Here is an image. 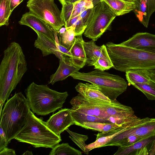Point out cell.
<instances>
[{
    "mask_svg": "<svg viewBox=\"0 0 155 155\" xmlns=\"http://www.w3.org/2000/svg\"><path fill=\"white\" fill-rule=\"evenodd\" d=\"M36 32L38 37L35 42L34 45L41 50L43 56L53 54L59 60L62 58L63 55L59 51L55 41L39 32Z\"/></svg>",
    "mask_w": 155,
    "mask_h": 155,
    "instance_id": "ffe728a7",
    "label": "cell"
},
{
    "mask_svg": "<svg viewBox=\"0 0 155 155\" xmlns=\"http://www.w3.org/2000/svg\"><path fill=\"white\" fill-rule=\"evenodd\" d=\"M66 130L69 134L70 136V138L81 149L87 154L89 153L86 148L87 145L85 142L88 139V137L87 135H84L73 132L70 130L68 128Z\"/></svg>",
    "mask_w": 155,
    "mask_h": 155,
    "instance_id": "1f68e13d",
    "label": "cell"
},
{
    "mask_svg": "<svg viewBox=\"0 0 155 155\" xmlns=\"http://www.w3.org/2000/svg\"><path fill=\"white\" fill-rule=\"evenodd\" d=\"M0 65V111L3 104L27 71V64L20 45L11 43L4 51Z\"/></svg>",
    "mask_w": 155,
    "mask_h": 155,
    "instance_id": "6da1fadb",
    "label": "cell"
},
{
    "mask_svg": "<svg viewBox=\"0 0 155 155\" xmlns=\"http://www.w3.org/2000/svg\"><path fill=\"white\" fill-rule=\"evenodd\" d=\"M14 139L35 148H52L61 141V137L50 129L43 118L37 117L31 110L25 125Z\"/></svg>",
    "mask_w": 155,
    "mask_h": 155,
    "instance_id": "5b68a950",
    "label": "cell"
},
{
    "mask_svg": "<svg viewBox=\"0 0 155 155\" xmlns=\"http://www.w3.org/2000/svg\"><path fill=\"white\" fill-rule=\"evenodd\" d=\"M62 5L68 3H74L79 0H58Z\"/></svg>",
    "mask_w": 155,
    "mask_h": 155,
    "instance_id": "f35d334b",
    "label": "cell"
},
{
    "mask_svg": "<svg viewBox=\"0 0 155 155\" xmlns=\"http://www.w3.org/2000/svg\"><path fill=\"white\" fill-rule=\"evenodd\" d=\"M30 110L27 98L21 92L7 100L0 114V126L9 142L25 125Z\"/></svg>",
    "mask_w": 155,
    "mask_h": 155,
    "instance_id": "277c9868",
    "label": "cell"
},
{
    "mask_svg": "<svg viewBox=\"0 0 155 155\" xmlns=\"http://www.w3.org/2000/svg\"><path fill=\"white\" fill-rule=\"evenodd\" d=\"M93 11V8L87 9L76 17L65 22L64 25L66 30L73 28L76 36L82 35L89 21Z\"/></svg>",
    "mask_w": 155,
    "mask_h": 155,
    "instance_id": "d6986e66",
    "label": "cell"
},
{
    "mask_svg": "<svg viewBox=\"0 0 155 155\" xmlns=\"http://www.w3.org/2000/svg\"><path fill=\"white\" fill-rule=\"evenodd\" d=\"M137 117L135 114L132 117L129 118L110 116L109 117L107 120L111 123L121 125L132 120Z\"/></svg>",
    "mask_w": 155,
    "mask_h": 155,
    "instance_id": "836d02e7",
    "label": "cell"
},
{
    "mask_svg": "<svg viewBox=\"0 0 155 155\" xmlns=\"http://www.w3.org/2000/svg\"><path fill=\"white\" fill-rule=\"evenodd\" d=\"M118 147L114 155H155V134L131 145Z\"/></svg>",
    "mask_w": 155,
    "mask_h": 155,
    "instance_id": "8fae6325",
    "label": "cell"
},
{
    "mask_svg": "<svg viewBox=\"0 0 155 155\" xmlns=\"http://www.w3.org/2000/svg\"><path fill=\"white\" fill-rule=\"evenodd\" d=\"M147 74L150 79L155 83V69L147 70Z\"/></svg>",
    "mask_w": 155,
    "mask_h": 155,
    "instance_id": "74e56055",
    "label": "cell"
},
{
    "mask_svg": "<svg viewBox=\"0 0 155 155\" xmlns=\"http://www.w3.org/2000/svg\"><path fill=\"white\" fill-rule=\"evenodd\" d=\"M84 46L87 57L86 64L89 66H94L98 59L102 58L111 62L106 45H97L95 41L91 40L84 42Z\"/></svg>",
    "mask_w": 155,
    "mask_h": 155,
    "instance_id": "2e32d148",
    "label": "cell"
},
{
    "mask_svg": "<svg viewBox=\"0 0 155 155\" xmlns=\"http://www.w3.org/2000/svg\"><path fill=\"white\" fill-rule=\"evenodd\" d=\"M19 23L29 27L39 33L55 41L54 30L46 22L30 12L23 14Z\"/></svg>",
    "mask_w": 155,
    "mask_h": 155,
    "instance_id": "4fadbf2b",
    "label": "cell"
},
{
    "mask_svg": "<svg viewBox=\"0 0 155 155\" xmlns=\"http://www.w3.org/2000/svg\"><path fill=\"white\" fill-rule=\"evenodd\" d=\"M46 123L50 129L60 137L64 130L74 124L71 109L67 108L61 109L53 114Z\"/></svg>",
    "mask_w": 155,
    "mask_h": 155,
    "instance_id": "7c38bea8",
    "label": "cell"
},
{
    "mask_svg": "<svg viewBox=\"0 0 155 155\" xmlns=\"http://www.w3.org/2000/svg\"><path fill=\"white\" fill-rule=\"evenodd\" d=\"M132 85L142 92L149 100H155V83L151 81L148 84L135 83Z\"/></svg>",
    "mask_w": 155,
    "mask_h": 155,
    "instance_id": "4dcf8cb0",
    "label": "cell"
},
{
    "mask_svg": "<svg viewBox=\"0 0 155 155\" xmlns=\"http://www.w3.org/2000/svg\"><path fill=\"white\" fill-rule=\"evenodd\" d=\"M27 7L29 12L45 21L57 32L65 25L61 11L54 0H28Z\"/></svg>",
    "mask_w": 155,
    "mask_h": 155,
    "instance_id": "ba28073f",
    "label": "cell"
},
{
    "mask_svg": "<svg viewBox=\"0 0 155 155\" xmlns=\"http://www.w3.org/2000/svg\"><path fill=\"white\" fill-rule=\"evenodd\" d=\"M50 155H81L82 152L71 146L68 143L58 144L52 148Z\"/></svg>",
    "mask_w": 155,
    "mask_h": 155,
    "instance_id": "83f0119b",
    "label": "cell"
},
{
    "mask_svg": "<svg viewBox=\"0 0 155 155\" xmlns=\"http://www.w3.org/2000/svg\"><path fill=\"white\" fill-rule=\"evenodd\" d=\"M105 111L109 117L129 118L134 115L132 107L121 104L116 100H111L110 102H107Z\"/></svg>",
    "mask_w": 155,
    "mask_h": 155,
    "instance_id": "7402d4cb",
    "label": "cell"
},
{
    "mask_svg": "<svg viewBox=\"0 0 155 155\" xmlns=\"http://www.w3.org/2000/svg\"><path fill=\"white\" fill-rule=\"evenodd\" d=\"M113 68L122 71L155 69V53L108 42L105 45Z\"/></svg>",
    "mask_w": 155,
    "mask_h": 155,
    "instance_id": "7a4b0ae2",
    "label": "cell"
},
{
    "mask_svg": "<svg viewBox=\"0 0 155 155\" xmlns=\"http://www.w3.org/2000/svg\"><path fill=\"white\" fill-rule=\"evenodd\" d=\"M24 0H10V7L12 12Z\"/></svg>",
    "mask_w": 155,
    "mask_h": 155,
    "instance_id": "8d00e7d4",
    "label": "cell"
},
{
    "mask_svg": "<svg viewBox=\"0 0 155 155\" xmlns=\"http://www.w3.org/2000/svg\"><path fill=\"white\" fill-rule=\"evenodd\" d=\"M126 1L134 2V0H124Z\"/></svg>",
    "mask_w": 155,
    "mask_h": 155,
    "instance_id": "b9f144b4",
    "label": "cell"
},
{
    "mask_svg": "<svg viewBox=\"0 0 155 155\" xmlns=\"http://www.w3.org/2000/svg\"><path fill=\"white\" fill-rule=\"evenodd\" d=\"M23 155H33L32 152L31 151H29V150H27L23 154H22Z\"/></svg>",
    "mask_w": 155,
    "mask_h": 155,
    "instance_id": "60d3db41",
    "label": "cell"
},
{
    "mask_svg": "<svg viewBox=\"0 0 155 155\" xmlns=\"http://www.w3.org/2000/svg\"><path fill=\"white\" fill-rule=\"evenodd\" d=\"M125 72V76L129 86L135 83L148 84L151 81L148 75L147 70H133Z\"/></svg>",
    "mask_w": 155,
    "mask_h": 155,
    "instance_id": "d4e9b609",
    "label": "cell"
},
{
    "mask_svg": "<svg viewBox=\"0 0 155 155\" xmlns=\"http://www.w3.org/2000/svg\"><path fill=\"white\" fill-rule=\"evenodd\" d=\"M25 92L30 109L37 115H46L61 108L68 96L67 91L58 92L34 82Z\"/></svg>",
    "mask_w": 155,
    "mask_h": 155,
    "instance_id": "3957f363",
    "label": "cell"
},
{
    "mask_svg": "<svg viewBox=\"0 0 155 155\" xmlns=\"http://www.w3.org/2000/svg\"><path fill=\"white\" fill-rule=\"evenodd\" d=\"M72 110L94 116L107 120L109 116L101 105L99 100L86 96L80 93L72 98L70 102Z\"/></svg>",
    "mask_w": 155,
    "mask_h": 155,
    "instance_id": "30bf717a",
    "label": "cell"
},
{
    "mask_svg": "<svg viewBox=\"0 0 155 155\" xmlns=\"http://www.w3.org/2000/svg\"><path fill=\"white\" fill-rule=\"evenodd\" d=\"M117 16L104 1L94 6L92 14L84 32L85 36L96 41L107 29Z\"/></svg>",
    "mask_w": 155,
    "mask_h": 155,
    "instance_id": "52a82bcc",
    "label": "cell"
},
{
    "mask_svg": "<svg viewBox=\"0 0 155 155\" xmlns=\"http://www.w3.org/2000/svg\"><path fill=\"white\" fill-rule=\"evenodd\" d=\"M120 44L146 51L155 50V35L146 32L137 33Z\"/></svg>",
    "mask_w": 155,
    "mask_h": 155,
    "instance_id": "5bb4252c",
    "label": "cell"
},
{
    "mask_svg": "<svg viewBox=\"0 0 155 155\" xmlns=\"http://www.w3.org/2000/svg\"><path fill=\"white\" fill-rule=\"evenodd\" d=\"M71 114L74 124L80 126L84 122H97L111 123L108 121L103 119L97 117L88 115L71 110Z\"/></svg>",
    "mask_w": 155,
    "mask_h": 155,
    "instance_id": "4316f807",
    "label": "cell"
},
{
    "mask_svg": "<svg viewBox=\"0 0 155 155\" xmlns=\"http://www.w3.org/2000/svg\"><path fill=\"white\" fill-rule=\"evenodd\" d=\"M9 143L3 130L0 126V151L7 147Z\"/></svg>",
    "mask_w": 155,
    "mask_h": 155,
    "instance_id": "e575fe53",
    "label": "cell"
},
{
    "mask_svg": "<svg viewBox=\"0 0 155 155\" xmlns=\"http://www.w3.org/2000/svg\"><path fill=\"white\" fill-rule=\"evenodd\" d=\"M71 76L74 79L87 81L97 86L111 100H116L127 87L126 81L120 76L97 69L87 73L78 71Z\"/></svg>",
    "mask_w": 155,
    "mask_h": 155,
    "instance_id": "8992f818",
    "label": "cell"
},
{
    "mask_svg": "<svg viewBox=\"0 0 155 155\" xmlns=\"http://www.w3.org/2000/svg\"><path fill=\"white\" fill-rule=\"evenodd\" d=\"M59 60V67L55 73L51 75L48 84L53 85L57 81L64 80L80 70L72 64L70 58L68 56L63 55Z\"/></svg>",
    "mask_w": 155,
    "mask_h": 155,
    "instance_id": "ac0fdd59",
    "label": "cell"
},
{
    "mask_svg": "<svg viewBox=\"0 0 155 155\" xmlns=\"http://www.w3.org/2000/svg\"><path fill=\"white\" fill-rule=\"evenodd\" d=\"M104 1L112 9L117 16L122 15L133 11L135 3L124 0H99Z\"/></svg>",
    "mask_w": 155,
    "mask_h": 155,
    "instance_id": "cb8c5ba5",
    "label": "cell"
},
{
    "mask_svg": "<svg viewBox=\"0 0 155 155\" xmlns=\"http://www.w3.org/2000/svg\"><path fill=\"white\" fill-rule=\"evenodd\" d=\"M10 0H0V26L8 25L9 18L12 13Z\"/></svg>",
    "mask_w": 155,
    "mask_h": 155,
    "instance_id": "f546056e",
    "label": "cell"
},
{
    "mask_svg": "<svg viewBox=\"0 0 155 155\" xmlns=\"http://www.w3.org/2000/svg\"><path fill=\"white\" fill-rule=\"evenodd\" d=\"M155 134V118H140L137 117L127 122L124 130L115 137L104 147L113 146L115 143L130 135H136L145 138Z\"/></svg>",
    "mask_w": 155,
    "mask_h": 155,
    "instance_id": "9c48e42d",
    "label": "cell"
},
{
    "mask_svg": "<svg viewBox=\"0 0 155 155\" xmlns=\"http://www.w3.org/2000/svg\"><path fill=\"white\" fill-rule=\"evenodd\" d=\"M82 35L76 36L75 42L70 51L72 54L70 58L72 64L80 69L86 64L87 57L84 46Z\"/></svg>",
    "mask_w": 155,
    "mask_h": 155,
    "instance_id": "44dd1931",
    "label": "cell"
},
{
    "mask_svg": "<svg viewBox=\"0 0 155 155\" xmlns=\"http://www.w3.org/2000/svg\"><path fill=\"white\" fill-rule=\"evenodd\" d=\"M133 11L139 22L147 28L151 15L155 12V0H134Z\"/></svg>",
    "mask_w": 155,
    "mask_h": 155,
    "instance_id": "e0dca14e",
    "label": "cell"
},
{
    "mask_svg": "<svg viewBox=\"0 0 155 155\" xmlns=\"http://www.w3.org/2000/svg\"><path fill=\"white\" fill-rule=\"evenodd\" d=\"M94 69L101 71H104L113 68V65L107 60L102 58H99L94 64Z\"/></svg>",
    "mask_w": 155,
    "mask_h": 155,
    "instance_id": "d6a6232c",
    "label": "cell"
},
{
    "mask_svg": "<svg viewBox=\"0 0 155 155\" xmlns=\"http://www.w3.org/2000/svg\"><path fill=\"white\" fill-rule=\"evenodd\" d=\"M148 51L150 52H153V53H155V50L150 51Z\"/></svg>",
    "mask_w": 155,
    "mask_h": 155,
    "instance_id": "7bdbcfd3",
    "label": "cell"
},
{
    "mask_svg": "<svg viewBox=\"0 0 155 155\" xmlns=\"http://www.w3.org/2000/svg\"><path fill=\"white\" fill-rule=\"evenodd\" d=\"M66 30V29L65 27H62L58 31H57V33L62 34L64 33Z\"/></svg>",
    "mask_w": 155,
    "mask_h": 155,
    "instance_id": "ab89813d",
    "label": "cell"
},
{
    "mask_svg": "<svg viewBox=\"0 0 155 155\" xmlns=\"http://www.w3.org/2000/svg\"><path fill=\"white\" fill-rule=\"evenodd\" d=\"M76 91L87 97L105 101L110 102L111 100L105 95L97 86L88 83H79L75 87Z\"/></svg>",
    "mask_w": 155,
    "mask_h": 155,
    "instance_id": "603a6c76",
    "label": "cell"
},
{
    "mask_svg": "<svg viewBox=\"0 0 155 155\" xmlns=\"http://www.w3.org/2000/svg\"><path fill=\"white\" fill-rule=\"evenodd\" d=\"M121 125L111 123L84 122L79 126L86 129L94 130L101 132H105L114 130Z\"/></svg>",
    "mask_w": 155,
    "mask_h": 155,
    "instance_id": "484cf974",
    "label": "cell"
},
{
    "mask_svg": "<svg viewBox=\"0 0 155 155\" xmlns=\"http://www.w3.org/2000/svg\"><path fill=\"white\" fill-rule=\"evenodd\" d=\"M57 34L59 37L60 45L70 51L76 40L74 28H71L67 29L63 33Z\"/></svg>",
    "mask_w": 155,
    "mask_h": 155,
    "instance_id": "f1b7e54d",
    "label": "cell"
},
{
    "mask_svg": "<svg viewBox=\"0 0 155 155\" xmlns=\"http://www.w3.org/2000/svg\"><path fill=\"white\" fill-rule=\"evenodd\" d=\"M0 155H16V153L14 150L6 147L0 151Z\"/></svg>",
    "mask_w": 155,
    "mask_h": 155,
    "instance_id": "d590c367",
    "label": "cell"
},
{
    "mask_svg": "<svg viewBox=\"0 0 155 155\" xmlns=\"http://www.w3.org/2000/svg\"><path fill=\"white\" fill-rule=\"evenodd\" d=\"M94 0H79L74 3H67L62 5L61 14L64 23L69 20L80 15L86 10L93 8Z\"/></svg>",
    "mask_w": 155,
    "mask_h": 155,
    "instance_id": "9a60e30c",
    "label": "cell"
}]
</instances>
